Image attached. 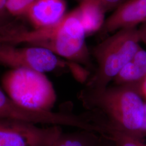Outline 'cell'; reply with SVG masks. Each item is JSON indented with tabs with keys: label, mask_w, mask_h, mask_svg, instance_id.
I'll list each match as a JSON object with an SVG mask.
<instances>
[{
	"label": "cell",
	"mask_w": 146,
	"mask_h": 146,
	"mask_svg": "<svg viewBox=\"0 0 146 146\" xmlns=\"http://www.w3.org/2000/svg\"><path fill=\"white\" fill-rule=\"evenodd\" d=\"M65 0H35L30 5L26 15L34 28L53 25L66 15Z\"/></svg>",
	"instance_id": "9c48e42d"
},
{
	"label": "cell",
	"mask_w": 146,
	"mask_h": 146,
	"mask_svg": "<svg viewBox=\"0 0 146 146\" xmlns=\"http://www.w3.org/2000/svg\"><path fill=\"white\" fill-rule=\"evenodd\" d=\"M2 88L16 104L37 111H52L57 95L44 73L28 69H11L1 80Z\"/></svg>",
	"instance_id": "277c9868"
},
{
	"label": "cell",
	"mask_w": 146,
	"mask_h": 146,
	"mask_svg": "<svg viewBox=\"0 0 146 146\" xmlns=\"http://www.w3.org/2000/svg\"><path fill=\"white\" fill-rule=\"evenodd\" d=\"M102 146H115L111 141L104 138V141Z\"/></svg>",
	"instance_id": "ffe728a7"
},
{
	"label": "cell",
	"mask_w": 146,
	"mask_h": 146,
	"mask_svg": "<svg viewBox=\"0 0 146 146\" xmlns=\"http://www.w3.org/2000/svg\"><path fill=\"white\" fill-rule=\"evenodd\" d=\"M142 146H146V143H144V142H143Z\"/></svg>",
	"instance_id": "603a6c76"
},
{
	"label": "cell",
	"mask_w": 146,
	"mask_h": 146,
	"mask_svg": "<svg viewBox=\"0 0 146 146\" xmlns=\"http://www.w3.org/2000/svg\"><path fill=\"white\" fill-rule=\"evenodd\" d=\"M141 135L142 139H143L146 136V102L145 104V107H144L143 119L142 125L141 128Z\"/></svg>",
	"instance_id": "2e32d148"
},
{
	"label": "cell",
	"mask_w": 146,
	"mask_h": 146,
	"mask_svg": "<svg viewBox=\"0 0 146 146\" xmlns=\"http://www.w3.org/2000/svg\"><path fill=\"white\" fill-rule=\"evenodd\" d=\"M86 36L76 9L58 23L41 28L29 29L13 23L0 26V43L41 47L78 64L89 63Z\"/></svg>",
	"instance_id": "7a4b0ae2"
},
{
	"label": "cell",
	"mask_w": 146,
	"mask_h": 146,
	"mask_svg": "<svg viewBox=\"0 0 146 146\" xmlns=\"http://www.w3.org/2000/svg\"><path fill=\"white\" fill-rule=\"evenodd\" d=\"M141 38L136 28L122 29L95 47L97 68L86 84L87 88H104L109 86L121 69L140 48Z\"/></svg>",
	"instance_id": "3957f363"
},
{
	"label": "cell",
	"mask_w": 146,
	"mask_h": 146,
	"mask_svg": "<svg viewBox=\"0 0 146 146\" xmlns=\"http://www.w3.org/2000/svg\"><path fill=\"white\" fill-rule=\"evenodd\" d=\"M139 31H142V32H145L146 31V22L145 23H143L141 27L138 29Z\"/></svg>",
	"instance_id": "44dd1931"
},
{
	"label": "cell",
	"mask_w": 146,
	"mask_h": 146,
	"mask_svg": "<svg viewBox=\"0 0 146 146\" xmlns=\"http://www.w3.org/2000/svg\"><path fill=\"white\" fill-rule=\"evenodd\" d=\"M139 31V33H140L141 41L144 42L146 44V31L142 32V31Z\"/></svg>",
	"instance_id": "d6986e66"
},
{
	"label": "cell",
	"mask_w": 146,
	"mask_h": 146,
	"mask_svg": "<svg viewBox=\"0 0 146 146\" xmlns=\"http://www.w3.org/2000/svg\"><path fill=\"white\" fill-rule=\"evenodd\" d=\"M104 137L90 131L81 130L62 134L51 146H102Z\"/></svg>",
	"instance_id": "7c38bea8"
},
{
	"label": "cell",
	"mask_w": 146,
	"mask_h": 146,
	"mask_svg": "<svg viewBox=\"0 0 146 146\" xmlns=\"http://www.w3.org/2000/svg\"><path fill=\"white\" fill-rule=\"evenodd\" d=\"M62 133L59 125L42 127L22 120L0 119V146H51Z\"/></svg>",
	"instance_id": "8992f818"
},
{
	"label": "cell",
	"mask_w": 146,
	"mask_h": 146,
	"mask_svg": "<svg viewBox=\"0 0 146 146\" xmlns=\"http://www.w3.org/2000/svg\"><path fill=\"white\" fill-rule=\"evenodd\" d=\"M15 119L35 124L50 125L71 126L73 123L72 114L61 112L37 111L27 110L16 104L0 87V119Z\"/></svg>",
	"instance_id": "52a82bcc"
},
{
	"label": "cell",
	"mask_w": 146,
	"mask_h": 146,
	"mask_svg": "<svg viewBox=\"0 0 146 146\" xmlns=\"http://www.w3.org/2000/svg\"><path fill=\"white\" fill-rule=\"evenodd\" d=\"M86 118L101 130L121 131L143 139L141 131L145 102L139 89L133 86L86 88L79 95Z\"/></svg>",
	"instance_id": "6da1fadb"
},
{
	"label": "cell",
	"mask_w": 146,
	"mask_h": 146,
	"mask_svg": "<svg viewBox=\"0 0 146 146\" xmlns=\"http://www.w3.org/2000/svg\"><path fill=\"white\" fill-rule=\"evenodd\" d=\"M146 78V50L140 47L112 82L114 85L133 86L140 88L141 83Z\"/></svg>",
	"instance_id": "30bf717a"
},
{
	"label": "cell",
	"mask_w": 146,
	"mask_h": 146,
	"mask_svg": "<svg viewBox=\"0 0 146 146\" xmlns=\"http://www.w3.org/2000/svg\"><path fill=\"white\" fill-rule=\"evenodd\" d=\"M29 7L26 0H6V10L13 15H25Z\"/></svg>",
	"instance_id": "5bb4252c"
},
{
	"label": "cell",
	"mask_w": 146,
	"mask_h": 146,
	"mask_svg": "<svg viewBox=\"0 0 146 146\" xmlns=\"http://www.w3.org/2000/svg\"><path fill=\"white\" fill-rule=\"evenodd\" d=\"M99 2L104 7L106 11L110 10L113 8L118 7L121 5L124 0H95Z\"/></svg>",
	"instance_id": "9a60e30c"
},
{
	"label": "cell",
	"mask_w": 146,
	"mask_h": 146,
	"mask_svg": "<svg viewBox=\"0 0 146 146\" xmlns=\"http://www.w3.org/2000/svg\"><path fill=\"white\" fill-rule=\"evenodd\" d=\"M26 1L29 4V5H31L34 2L35 0H26Z\"/></svg>",
	"instance_id": "7402d4cb"
},
{
	"label": "cell",
	"mask_w": 146,
	"mask_h": 146,
	"mask_svg": "<svg viewBox=\"0 0 146 146\" xmlns=\"http://www.w3.org/2000/svg\"><path fill=\"white\" fill-rule=\"evenodd\" d=\"M87 35L101 30L106 11L104 7L95 0H80L76 8Z\"/></svg>",
	"instance_id": "8fae6325"
},
{
	"label": "cell",
	"mask_w": 146,
	"mask_h": 146,
	"mask_svg": "<svg viewBox=\"0 0 146 146\" xmlns=\"http://www.w3.org/2000/svg\"><path fill=\"white\" fill-rule=\"evenodd\" d=\"M146 22V0H127L105 21L103 33L136 28Z\"/></svg>",
	"instance_id": "ba28073f"
},
{
	"label": "cell",
	"mask_w": 146,
	"mask_h": 146,
	"mask_svg": "<svg viewBox=\"0 0 146 146\" xmlns=\"http://www.w3.org/2000/svg\"><path fill=\"white\" fill-rule=\"evenodd\" d=\"M5 3L6 0H0V19L3 15L5 11L6 10Z\"/></svg>",
	"instance_id": "ac0fdd59"
},
{
	"label": "cell",
	"mask_w": 146,
	"mask_h": 146,
	"mask_svg": "<svg viewBox=\"0 0 146 146\" xmlns=\"http://www.w3.org/2000/svg\"><path fill=\"white\" fill-rule=\"evenodd\" d=\"M139 89L142 96H143L146 99V78L141 83Z\"/></svg>",
	"instance_id": "e0dca14e"
},
{
	"label": "cell",
	"mask_w": 146,
	"mask_h": 146,
	"mask_svg": "<svg viewBox=\"0 0 146 146\" xmlns=\"http://www.w3.org/2000/svg\"><path fill=\"white\" fill-rule=\"evenodd\" d=\"M115 146H142L143 139L121 131L106 130L102 135Z\"/></svg>",
	"instance_id": "4fadbf2b"
},
{
	"label": "cell",
	"mask_w": 146,
	"mask_h": 146,
	"mask_svg": "<svg viewBox=\"0 0 146 146\" xmlns=\"http://www.w3.org/2000/svg\"><path fill=\"white\" fill-rule=\"evenodd\" d=\"M0 64L11 69H28L42 73L68 67V61L41 47L0 43Z\"/></svg>",
	"instance_id": "5b68a950"
}]
</instances>
